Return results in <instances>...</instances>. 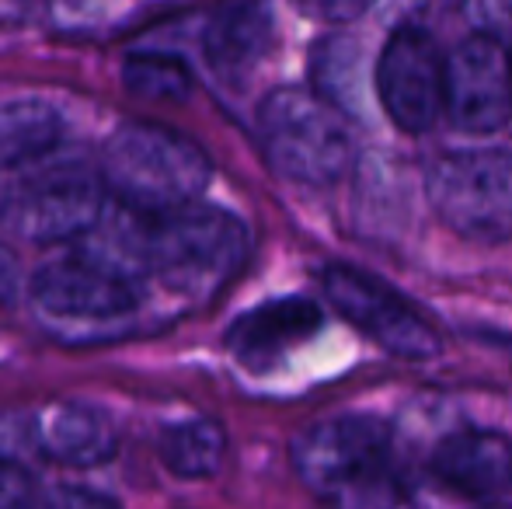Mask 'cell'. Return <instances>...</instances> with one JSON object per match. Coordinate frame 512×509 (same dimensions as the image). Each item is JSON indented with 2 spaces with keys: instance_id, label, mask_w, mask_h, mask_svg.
Here are the masks:
<instances>
[{
  "instance_id": "obj_1",
  "label": "cell",
  "mask_w": 512,
  "mask_h": 509,
  "mask_svg": "<svg viewBox=\"0 0 512 509\" xmlns=\"http://www.w3.org/2000/svg\"><path fill=\"white\" fill-rule=\"evenodd\" d=\"M290 461L321 509H394L401 503L391 429L373 415H335L300 429Z\"/></svg>"
},
{
  "instance_id": "obj_2",
  "label": "cell",
  "mask_w": 512,
  "mask_h": 509,
  "mask_svg": "<svg viewBox=\"0 0 512 509\" xmlns=\"http://www.w3.org/2000/svg\"><path fill=\"white\" fill-rule=\"evenodd\" d=\"M126 241L143 272H154L185 293L220 290L251 255V234L241 217L220 206L196 203L164 213H140Z\"/></svg>"
},
{
  "instance_id": "obj_3",
  "label": "cell",
  "mask_w": 512,
  "mask_h": 509,
  "mask_svg": "<svg viewBox=\"0 0 512 509\" xmlns=\"http://www.w3.org/2000/svg\"><path fill=\"white\" fill-rule=\"evenodd\" d=\"M213 161L196 140L157 123H126L105 143L102 182L136 213H164L199 203Z\"/></svg>"
},
{
  "instance_id": "obj_4",
  "label": "cell",
  "mask_w": 512,
  "mask_h": 509,
  "mask_svg": "<svg viewBox=\"0 0 512 509\" xmlns=\"http://www.w3.org/2000/svg\"><path fill=\"white\" fill-rule=\"evenodd\" d=\"M258 140L279 178L297 185H335L352 168L345 116L310 88H276L258 105Z\"/></svg>"
},
{
  "instance_id": "obj_5",
  "label": "cell",
  "mask_w": 512,
  "mask_h": 509,
  "mask_svg": "<svg viewBox=\"0 0 512 509\" xmlns=\"http://www.w3.org/2000/svg\"><path fill=\"white\" fill-rule=\"evenodd\" d=\"M108 189L88 164H49L0 192V227L21 241L56 245L102 224Z\"/></svg>"
},
{
  "instance_id": "obj_6",
  "label": "cell",
  "mask_w": 512,
  "mask_h": 509,
  "mask_svg": "<svg viewBox=\"0 0 512 509\" xmlns=\"http://www.w3.org/2000/svg\"><path fill=\"white\" fill-rule=\"evenodd\" d=\"M429 203L453 234L478 245L512 241V150H457L429 171Z\"/></svg>"
},
{
  "instance_id": "obj_7",
  "label": "cell",
  "mask_w": 512,
  "mask_h": 509,
  "mask_svg": "<svg viewBox=\"0 0 512 509\" xmlns=\"http://www.w3.org/2000/svg\"><path fill=\"white\" fill-rule=\"evenodd\" d=\"M324 300L356 325L370 342L398 360H432L443 349L439 332L384 279L359 272L352 265H328L321 269Z\"/></svg>"
},
{
  "instance_id": "obj_8",
  "label": "cell",
  "mask_w": 512,
  "mask_h": 509,
  "mask_svg": "<svg viewBox=\"0 0 512 509\" xmlns=\"http://www.w3.org/2000/svg\"><path fill=\"white\" fill-rule=\"evenodd\" d=\"M32 300L42 314L63 321H115L140 304L133 269L105 252H74L46 262L32 276Z\"/></svg>"
},
{
  "instance_id": "obj_9",
  "label": "cell",
  "mask_w": 512,
  "mask_h": 509,
  "mask_svg": "<svg viewBox=\"0 0 512 509\" xmlns=\"http://www.w3.org/2000/svg\"><path fill=\"white\" fill-rule=\"evenodd\" d=\"M377 98L405 133H429L443 119V53L422 28H398L377 60Z\"/></svg>"
},
{
  "instance_id": "obj_10",
  "label": "cell",
  "mask_w": 512,
  "mask_h": 509,
  "mask_svg": "<svg viewBox=\"0 0 512 509\" xmlns=\"http://www.w3.org/2000/svg\"><path fill=\"white\" fill-rule=\"evenodd\" d=\"M443 116L464 133H495L509 123V56L499 42L471 35L443 56Z\"/></svg>"
},
{
  "instance_id": "obj_11",
  "label": "cell",
  "mask_w": 512,
  "mask_h": 509,
  "mask_svg": "<svg viewBox=\"0 0 512 509\" xmlns=\"http://www.w3.org/2000/svg\"><path fill=\"white\" fill-rule=\"evenodd\" d=\"M432 475L467 499L512 492V440L495 429H457L432 450Z\"/></svg>"
},
{
  "instance_id": "obj_12",
  "label": "cell",
  "mask_w": 512,
  "mask_h": 509,
  "mask_svg": "<svg viewBox=\"0 0 512 509\" xmlns=\"http://www.w3.org/2000/svg\"><path fill=\"white\" fill-rule=\"evenodd\" d=\"M324 311L310 297H279L241 314L227 332V349L248 367H269L293 346L314 339Z\"/></svg>"
},
{
  "instance_id": "obj_13",
  "label": "cell",
  "mask_w": 512,
  "mask_h": 509,
  "mask_svg": "<svg viewBox=\"0 0 512 509\" xmlns=\"http://www.w3.org/2000/svg\"><path fill=\"white\" fill-rule=\"evenodd\" d=\"M35 447L67 468H98L119 447L115 422L88 401H56L35 415Z\"/></svg>"
},
{
  "instance_id": "obj_14",
  "label": "cell",
  "mask_w": 512,
  "mask_h": 509,
  "mask_svg": "<svg viewBox=\"0 0 512 509\" xmlns=\"http://www.w3.org/2000/svg\"><path fill=\"white\" fill-rule=\"evenodd\" d=\"M276 21L265 0H230L209 18L203 49L209 67L227 81H244L269 56Z\"/></svg>"
},
{
  "instance_id": "obj_15",
  "label": "cell",
  "mask_w": 512,
  "mask_h": 509,
  "mask_svg": "<svg viewBox=\"0 0 512 509\" xmlns=\"http://www.w3.org/2000/svg\"><path fill=\"white\" fill-rule=\"evenodd\" d=\"M63 136V119L42 98H14L0 105V171L25 168L49 154Z\"/></svg>"
},
{
  "instance_id": "obj_16",
  "label": "cell",
  "mask_w": 512,
  "mask_h": 509,
  "mask_svg": "<svg viewBox=\"0 0 512 509\" xmlns=\"http://www.w3.org/2000/svg\"><path fill=\"white\" fill-rule=\"evenodd\" d=\"M310 91L335 105L342 116L363 105V46L352 35L331 32L310 53Z\"/></svg>"
},
{
  "instance_id": "obj_17",
  "label": "cell",
  "mask_w": 512,
  "mask_h": 509,
  "mask_svg": "<svg viewBox=\"0 0 512 509\" xmlns=\"http://www.w3.org/2000/svg\"><path fill=\"white\" fill-rule=\"evenodd\" d=\"M161 461L178 478H213L227 457V433L213 419H182L161 433Z\"/></svg>"
},
{
  "instance_id": "obj_18",
  "label": "cell",
  "mask_w": 512,
  "mask_h": 509,
  "mask_svg": "<svg viewBox=\"0 0 512 509\" xmlns=\"http://www.w3.org/2000/svg\"><path fill=\"white\" fill-rule=\"evenodd\" d=\"M122 84L147 102H182L192 91V74L175 56L136 53L122 63Z\"/></svg>"
},
{
  "instance_id": "obj_19",
  "label": "cell",
  "mask_w": 512,
  "mask_h": 509,
  "mask_svg": "<svg viewBox=\"0 0 512 509\" xmlns=\"http://www.w3.org/2000/svg\"><path fill=\"white\" fill-rule=\"evenodd\" d=\"M464 18L481 39L512 42V0H464Z\"/></svg>"
},
{
  "instance_id": "obj_20",
  "label": "cell",
  "mask_w": 512,
  "mask_h": 509,
  "mask_svg": "<svg viewBox=\"0 0 512 509\" xmlns=\"http://www.w3.org/2000/svg\"><path fill=\"white\" fill-rule=\"evenodd\" d=\"M35 447V415L0 412V464H21V454Z\"/></svg>"
},
{
  "instance_id": "obj_21",
  "label": "cell",
  "mask_w": 512,
  "mask_h": 509,
  "mask_svg": "<svg viewBox=\"0 0 512 509\" xmlns=\"http://www.w3.org/2000/svg\"><path fill=\"white\" fill-rule=\"evenodd\" d=\"M42 509H119V503L88 485H56L42 496Z\"/></svg>"
},
{
  "instance_id": "obj_22",
  "label": "cell",
  "mask_w": 512,
  "mask_h": 509,
  "mask_svg": "<svg viewBox=\"0 0 512 509\" xmlns=\"http://www.w3.org/2000/svg\"><path fill=\"white\" fill-rule=\"evenodd\" d=\"M304 14L317 21H328V25H349L359 14H366V7L373 0H293Z\"/></svg>"
},
{
  "instance_id": "obj_23",
  "label": "cell",
  "mask_w": 512,
  "mask_h": 509,
  "mask_svg": "<svg viewBox=\"0 0 512 509\" xmlns=\"http://www.w3.org/2000/svg\"><path fill=\"white\" fill-rule=\"evenodd\" d=\"M0 509H35V492L21 464H0Z\"/></svg>"
},
{
  "instance_id": "obj_24",
  "label": "cell",
  "mask_w": 512,
  "mask_h": 509,
  "mask_svg": "<svg viewBox=\"0 0 512 509\" xmlns=\"http://www.w3.org/2000/svg\"><path fill=\"white\" fill-rule=\"evenodd\" d=\"M14 290H18V262H14L11 252L0 245V304L11 300Z\"/></svg>"
},
{
  "instance_id": "obj_25",
  "label": "cell",
  "mask_w": 512,
  "mask_h": 509,
  "mask_svg": "<svg viewBox=\"0 0 512 509\" xmlns=\"http://www.w3.org/2000/svg\"><path fill=\"white\" fill-rule=\"evenodd\" d=\"M506 56H509V84H512V49H509V53H506Z\"/></svg>"
}]
</instances>
